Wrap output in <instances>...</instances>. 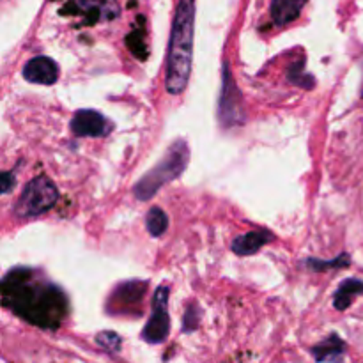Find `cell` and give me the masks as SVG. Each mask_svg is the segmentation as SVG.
I'll list each match as a JSON object with an SVG mask.
<instances>
[{
	"label": "cell",
	"instance_id": "cell-1",
	"mask_svg": "<svg viewBox=\"0 0 363 363\" xmlns=\"http://www.w3.org/2000/svg\"><path fill=\"white\" fill-rule=\"evenodd\" d=\"M195 38V0H179L172 20L167 53L165 85L169 94L184 92L191 74Z\"/></svg>",
	"mask_w": 363,
	"mask_h": 363
},
{
	"label": "cell",
	"instance_id": "cell-2",
	"mask_svg": "<svg viewBox=\"0 0 363 363\" xmlns=\"http://www.w3.org/2000/svg\"><path fill=\"white\" fill-rule=\"evenodd\" d=\"M188 163H190V147H188V142L184 138H177L167 149L165 156L149 172H145L138 179V183L133 188L135 197L142 202L151 201L167 183L177 179L186 170Z\"/></svg>",
	"mask_w": 363,
	"mask_h": 363
},
{
	"label": "cell",
	"instance_id": "cell-3",
	"mask_svg": "<svg viewBox=\"0 0 363 363\" xmlns=\"http://www.w3.org/2000/svg\"><path fill=\"white\" fill-rule=\"evenodd\" d=\"M57 201H59V190L53 181L46 176H38L23 188L16 204L13 206V211L20 218H34L50 211Z\"/></svg>",
	"mask_w": 363,
	"mask_h": 363
},
{
	"label": "cell",
	"instance_id": "cell-4",
	"mask_svg": "<svg viewBox=\"0 0 363 363\" xmlns=\"http://www.w3.org/2000/svg\"><path fill=\"white\" fill-rule=\"evenodd\" d=\"M169 286H160L152 296L151 318L147 325L142 330V339L147 344H163L170 333V318H169Z\"/></svg>",
	"mask_w": 363,
	"mask_h": 363
},
{
	"label": "cell",
	"instance_id": "cell-5",
	"mask_svg": "<svg viewBox=\"0 0 363 363\" xmlns=\"http://www.w3.org/2000/svg\"><path fill=\"white\" fill-rule=\"evenodd\" d=\"M218 119L223 128H233L245 123L241 92L236 87L233 74H230L229 64H223L222 71V94H220L218 103Z\"/></svg>",
	"mask_w": 363,
	"mask_h": 363
},
{
	"label": "cell",
	"instance_id": "cell-6",
	"mask_svg": "<svg viewBox=\"0 0 363 363\" xmlns=\"http://www.w3.org/2000/svg\"><path fill=\"white\" fill-rule=\"evenodd\" d=\"M69 128L74 137L103 138L112 133L113 124L101 112H98V110L84 108L74 112Z\"/></svg>",
	"mask_w": 363,
	"mask_h": 363
},
{
	"label": "cell",
	"instance_id": "cell-7",
	"mask_svg": "<svg viewBox=\"0 0 363 363\" xmlns=\"http://www.w3.org/2000/svg\"><path fill=\"white\" fill-rule=\"evenodd\" d=\"M60 77L59 66L50 57L38 55L23 66V78L28 84L53 85Z\"/></svg>",
	"mask_w": 363,
	"mask_h": 363
},
{
	"label": "cell",
	"instance_id": "cell-8",
	"mask_svg": "<svg viewBox=\"0 0 363 363\" xmlns=\"http://www.w3.org/2000/svg\"><path fill=\"white\" fill-rule=\"evenodd\" d=\"M273 240H275V234L269 233L268 229H255L243 234V236H238L233 241V245H230V248H233V252L236 255L248 257V255L257 254L264 245L272 243Z\"/></svg>",
	"mask_w": 363,
	"mask_h": 363
},
{
	"label": "cell",
	"instance_id": "cell-9",
	"mask_svg": "<svg viewBox=\"0 0 363 363\" xmlns=\"http://www.w3.org/2000/svg\"><path fill=\"white\" fill-rule=\"evenodd\" d=\"M346 351V342H344L337 333H332V335L326 337L325 340L315 344L311 350V353L318 363H344Z\"/></svg>",
	"mask_w": 363,
	"mask_h": 363
},
{
	"label": "cell",
	"instance_id": "cell-10",
	"mask_svg": "<svg viewBox=\"0 0 363 363\" xmlns=\"http://www.w3.org/2000/svg\"><path fill=\"white\" fill-rule=\"evenodd\" d=\"M307 0H272V18L275 25L284 27L301 14Z\"/></svg>",
	"mask_w": 363,
	"mask_h": 363
},
{
	"label": "cell",
	"instance_id": "cell-11",
	"mask_svg": "<svg viewBox=\"0 0 363 363\" xmlns=\"http://www.w3.org/2000/svg\"><path fill=\"white\" fill-rule=\"evenodd\" d=\"M360 294H363V280L360 279H346L333 294V307L337 311L344 312Z\"/></svg>",
	"mask_w": 363,
	"mask_h": 363
},
{
	"label": "cell",
	"instance_id": "cell-12",
	"mask_svg": "<svg viewBox=\"0 0 363 363\" xmlns=\"http://www.w3.org/2000/svg\"><path fill=\"white\" fill-rule=\"evenodd\" d=\"M145 227L152 238H162L169 229V216L162 208H151L145 216Z\"/></svg>",
	"mask_w": 363,
	"mask_h": 363
},
{
	"label": "cell",
	"instance_id": "cell-13",
	"mask_svg": "<svg viewBox=\"0 0 363 363\" xmlns=\"http://www.w3.org/2000/svg\"><path fill=\"white\" fill-rule=\"evenodd\" d=\"M351 259L347 254H340L339 257L333 259V261H319V259H308L305 261V264L308 266V269L312 272H326V269H339L350 266Z\"/></svg>",
	"mask_w": 363,
	"mask_h": 363
},
{
	"label": "cell",
	"instance_id": "cell-14",
	"mask_svg": "<svg viewBox=\"0 0 363 363\" xmlns=\"http://www.w3.org/2000/svg\"><path fill=\"white\" fill-rule=\"evenodd\" d=\"M287 80L293 82V84L298 85V87H303V89L314 87V77L305 73L303 64H300V66H298V64L291 66L289 71H287Z\"/></svg>",
	"mask_w": 363,
	"mask_h": 363
},
{
	"label": "cell",
	"instance_id": "cell-15",
	"mask_svg": "<svg viewBox=\"0 0 363 363\" xmlns=\"http://www.w3.org/2000/svg\"><path fill=\"white\" fill-rule=\"evenodd\" d=\"M96 342L108 353H119L121 346H123V339L113 332H101L96 337Z\"/></svg>",
	"mask_w": 363,
	"mask_h": 363
},
{
	"label": "cell",
	"instance_id": "cell-16",
	"mask_svg": "<svg viewBox=\"0 0 363 363\" xmlns=\"http://www.w3.org/2000/svg\"><path fill=\"white\" fill-rule=\"evenodd\" d=\"M201 315H202V311L199 305H194L191 303L190 307L184 311V315H183V332L184 333H191L195 332V330L199 328V321H201Z\"/></svg>",
	"mask_w": 363,
	"mask_h": 363
},
{
	"label": "cell",
	"instance_id": "cell-17",
	"mask_svg": "<svg viewBox=\"0 0 363 363\" xmlns=\"http://www.w3.org/2000/svg\"><path fill=\"white\" fill-rule=\"evenodd\" d=\"M0 181H2V194L7 195L11 190H13L14 183H16V172L14 170H6L0 176Z\"/></svg>",
	"mask_w": 363,
	"mask_h": 363
},
{
	"label": "cell",
	"instance_id": "cell-18",
	"mask_svg": "<svg viewBox=\"0 0 363 363\" xmlns=\"http://www.w3.org/2000/svg\"><path fill=\"white\" fill-rule=\"evenodd\" d=\"M362 98H363V89H362Z\"/></svg>",
	"mask_w": 363,
	"mask_h": 363
}]
</instances>
